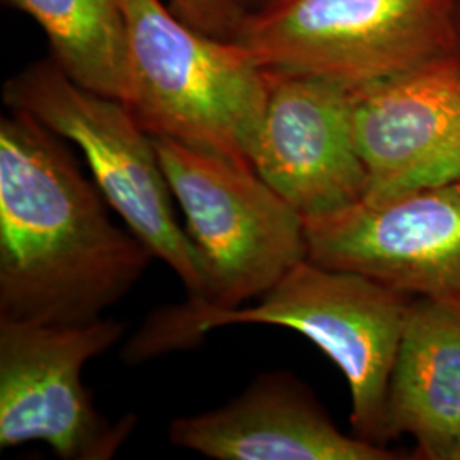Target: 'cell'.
I'll return each mask as SVG.
<instances>
[{"label": "cell", "mask_w": 460, "mask_h": 460, "mask_svg": "<svg viewBox=\"0 0 460 460\" xmlns=\"http://www.w3.org/2000/svg\"><path fill=\"white\" fill-rule=\"evenodd\" d=\"M106 207L57 133L24 111L2 116V321L87 324L132 292L154 254Z\"/></svg>", "instance_id": "1"}, {"label": "cell", "mask_w": 460, "mask_h": 460, "mask_svg": "<svg viewBox=\"0 0 460 460\" xmlns=\"http://www.w3.org/2000/svg\"><path fill=\"white\" fill-rule=\"evenodd\" d=\"M411 298L362 273L307 258L256 305L226 311L188 302L152 319L144 334L152 353L159 355L193 345L222 326L292 329L313 341L345 376L357 437L385 445L387 389Z\"/></svg>", "instance_id": "2"}, {"label": "cell", "mask_w": 460, "mask_h": 460, "mask_svg": "<svg viewBox=\"0 0 460 460\" xmlns=\"http://www.w3.org/2000/svg\"><path fill=\"white\" fill-rule=\"evenodd\" d=\"M128 40L127 106L152 137L252 169L270 77L235 40L190 26L163 0H119Z\"/></svg>", "instance_id": "3"}, {"label": "cell", "mask_w": 460, "mask_h": 460, "mask_svg": "<svg viewBox=\"0 0 460 460\" xmlns=\"http://www.w3.org/2000/svg\"><path fill=\"white\" fill-rule=\"evenodd\" d=\"M4 102L24 111L83 152L93 181L125 226L167 264L190 302H208V277L171 205L154 137L130 108L72 81L49 57L4 84Z\"/></svg>", "instance_id": "4"}, {"label": "cell", "mask_w": 460, "mask_h": 460, "mask_svg": "<svg viewBox=\"0 0 460 460\" xmlns=\"http://www.w3.org/2000/svg\"><path fill=\"white\" fill-rule=\"evenodd\" d=\"M235 41L266 72L357 89L456 53L452 0H271Z\"/></svg>", "instance_id": "5"}, {"label": "cell", "mask_w": 460, "mask_h": 460, "mask_svg": "<svg viewBox=\"0 0 460 460\" xmlns=\"http://www.w3.org/2000/svg\"><path fill=\"white\" fill-rule=\"evenodd\" d=\"M154 144L208 277L203 307H243L309 258L304 217L254 169L165 137Z\"/></svg>", "instance_id": "6"}, {"label": "cell", "mask_w": 460, "mask_h": 460, "mask_svg": "<svg viewBox=\"0 0 460 460\" xmlns=\"http://www.w3.org/2000/svg\"><path fill=\"white\" fill-rule=\"evenodd\" d=\"M123 331L104 317L74 326L0 319V448L41 442L60 459L115 457L137 418H104L84 387L83 368Z\"/></svg>", "instance_id": "7"}, {"label": "cell", "mask_w": 460, "mask_h": 460, "mask_svg": "<svg viewBox=\"0 0 460 460\" xmlns=\"http://www.w3.org/2000/svg\"><path fill=\"white\" fill-rule=\"evenodd\" d=\"M353 130L382 203L460 182V57L447 53L351 89Z\"/></svg>", "instance_id": "8"}, {"label": "cell", "mask_w": 460, "mask_h": 460, "mask_svg": "<svg viewBox=\"0 0 460 460\" xmlns=\"http://www.w3.org/2000/svg\"><path fill=\"white\" fill-rule=\"evenodd\" d=\"M314 263L460 302V182L305 220Z\"/></svg>", "instance_id": "9"}, {"label": "cell", "mask_w": 460, "mask_h": 460, "mask_svg": "<svg viewBox=\"0 0 460 460\" xmlns=\"http://www.w3.org/2000/svg\"><path fill=\"white\" fill-rule=\"evenodd\" d=\"M270 94L252 169L304 220L362 203L368 174L353 130L351 89L268 72Z\"/></svg>", "instance_id": "10"}, {"label": "cell", "mask_w": 460, "mask_h": 460, "mask_svg": "<svg viewBox=\"0 0 460 460\" xmlns=\"http://www.w3.org/2000/svg\"><path fill=\"white\" fill-rule=\"evenodd\" d=\"M176 447L214 460H393L385 445L348 437L313 393L287 372H270L212 411L171 423Z\"/></svg>", "instance_id": "11"}, {"label": "cell", "mask_w": 460, "mask_h": 460, "mask_svg": "<svg viewBox=\"0 0 460 460\" xmlns=\"http://www.w3.org/2000/svg\"><path fill=\"white\" fill-rule=\"evenodd\" d=\"M410 435L416 457L460 460V302L412 296L385 404L387 442Z\"/></svg>", "instance_id": "12"}, {"label": "cell", "mask_w": 460, "mask_h": 460, "mask_svg": "<svg viewBox=\"0 0 460 460\" xmlns=\"http://www.w3.org/2000/svg\"><path fill=\"white\" fill-rule=\"evenodd\" d=\"M31 17L66 75L108 98L128 99V40L119 0H5Z\"/></svg>", "instance_id": "13"}, {"label": "cell", "mask_w": 460, "mask_h": 460, "mask_svg": "<svg viewBox=\"0 0 460 460\" xmlns=\"http://www.w3.org/2000/svg\"><path fill=\"white\" fill-rule=\"evenodd\" d=\"M190 26L218 40H235L247 16L241 0H169Z\"/></svg>", "instance_id": "14"}, {"label": "cell", "mask_w": 460, "mask_h": 460, "mask_svg": "<svg viewBox=\"0 0 460 460\" xmlns=\"http://www.w3.org/2000/svg\"><path fill=\"white\" fill-rule=\"evenodd\" d=\"M452 33L454 49L460 57V0H452Z\"/></svg>", "instance_id": "15"}, {"label": "cell", "mask_w": 460, "mask_h": 460, "mask_svg": "<svg viewBox=\"0 0 460 460\" xmlns=\"http://www.w3.org/2000/svg\"><path fill=\"white\" fill-rule=\"evenodd\" d=\"M261 2H263V4H268V2H271V0H261Z\"/></svg>", "instance_id": "16"}]
</instances>
